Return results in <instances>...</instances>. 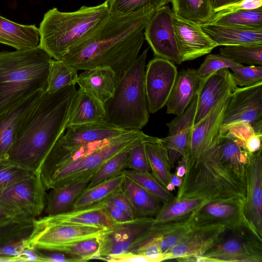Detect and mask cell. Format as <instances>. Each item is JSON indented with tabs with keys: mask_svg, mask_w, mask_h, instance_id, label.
Listing matches in <instances>:
<instances>
[{
	"mask_svg": "<svg viewBox=\"0 0 262 262\" xmlns=\"http://www.w3.org/2000/svg\"><path fill=\"white\" fill-rule=\"evenodd\" d=\"M166 189L170 191H172L173 190L175 189V186H174L172 184H171L170 183H169V184H167V185L165 187Z\"/></svg>",
	"mask_w": 262,
	"mask_h": 262,
	"instance_id": "obj_63",
	"label": "cell"
},
{
	"mask_svg": "<svg viewBox=\"0 0 262 262\" xmlns=\"http://www.w3.org/2000/svg\"><path fill=\"white\" fill-rule=\"evenodd\" d=\"M195 212L198 223L223 225L227 230L238 236H243L247 231L257 239L246 217L244 205L230 202H208L196 209Z\"/></svg>",
	"mask_w": 262,
	"mask_h": 262,
	"instance_id": "obj_15",
	"label": "cell"
},
{
	"mask_svg": "<svg viewBox=\"0 0 262 262\" xmlns=\"http://www.w3.org/2000/svg\"><path fill=\"white\" fill-rule=\"evenodd\" d=\"M36 252L40 261L49 262H78V261L71 256L59 251H51L36 248Z\"/></svg>",
	"mask_w": 262,
	"mask_h": 262,
	"instance_id": "obj_51",
	"label": "cell"
},
{
	"mask_svg": "<svg viewBox=\"0 0 262 262\" xmlns=\"http://www.w3.org/2000/svg\"><path fill=\"white\" fill-rule=\"evenodd\" d=\"M106 228L82 225H51L39 219L33 221L32 231L25 241L26 247L52 250L66 243L97 237Z\"/></svg>",
	"mask_w": 262,
	"mask_h": 262,
	"instance_id": "obj_9",
	"label": "cell"
},
{
	"mask_svg": "<svg viewBox=\"0 0 262 262\" xmlns=\"http://www.w3.org/2000/svg\"><path fill=\"white\" fill-rule=\"evenodd\" d=\"M13 220L16 219H14L0 205V224L9 222Z\"/></svg>",
	"mask_w": 262,
	"mask_h": 262,
	"instance_id": "obj_60",
	"label": "cell"
},
{
	"mask_svg": "<svg viewBox=\"0 0 262 262\" xmlns=\"http://www.w3.org/2000/svg\"><path fill=\"white\" fill-rule=\"evenodd\" d=\"M121 188L135 217L156 216L162 206L158 199L126 176Z\"/></svg>",
	"mask_w": 262,
	"mask_h": 262,
	"instance_id": "obj_30",
	"label": "cell"
},
{
	"mask_svg": "<svg viewBox=\"0 0 262 262\" xmlns=\"http://www.w3.org/2000/svg\"><path fill=\"white\" fill-rule=\"evenodd\" d=\"M110 16L106 3L82 6L73 12L48 11L38 28V46L52 58L61 60L73 48L90 37Z\"/></svg>",
	"mask_w": 262,
	"mask_h": 262,
	"instance_id": "obj_4",
	"label": "cell"
},
{
	"mask_svg": "<svg viewBox=\"0 0 262 262\" xmlns=\"http://www.w3.org/2000/svg\"><path fill=\"white\" fill-rule=\"evenodd\" d=\"M208 202L202 198L174 200L164 204L154 218L155 222H162L185 215Z\"/></svg>",
	"mask_w": 262,
	"mask_h": 262,
	"instance_id": "obj_40",
	"label": "cell"
},
{
	"mask_svg": "<svg viewBox=\"0 0 262 262\" xmlns=\"http://www.w3.org/2000/svg\"><path fill=\"white\" fill-rule=\"evenodd\" d=\"M230 69L237 87H248L262 83L261 66L239 64Z\"/></svg>",
	"mask_w": 262,
	"mask_h": 262,
	"instance_id": "obj_46",
	"label": "cell"
},
{
	"mask_svg": "<svg viewBox=\"0 0 262 262\" xmlns=\"http://www.w3.org/2000/svg\"><path fill=\"white\" fill-rule=\"evenodd\" d=\"M38 28L35 25L19 24L0 15V43L24 50L37 46Z\"/></svg>",
	"mask_w": 262,
	"mask_h": 262,
	"instance_id": "obj_29",
	"label": "cell"
},
{
	"mask_svg": "<svg viewBox=\"0 0 262 262\" xmlns=\"http://www.w3.org/2000/svg\"><path fill=\"white\" fill-rule=\"evenodd\" d=\"M240 0H209L211 8L214 13L220 8Z\"/></svg>",
	"mask_w": 262,
	"mask_h": 262,
	"instance_id": "obj_58",
	"label": "cell"
},
{
	"mask_svg": "<svg viewBox=\"0 0 262 262\" xmlns=\"http://www.w3.org/2000/svg\"><path fill=\"white\" fill-rule=\"evenodd\" d=\"M181 160L179 161V164L176 169V174L183 178L186 173V159L184 156L182 157Z\"/></svg>",
	"mask_w": 262,
	"mask_h": 262,
	"instance_id": "obj_59",
	"label": "cell"
},
{
	"mask_svg": "<svg viewBox=\"0 0 262 262\" xmlns=\"http://www.w3.org/2000/svg\"><path fill=\"white\" fill-rule=\"evenodd\" d=\"M101 202H102L107 214L115 223H123L134 220L118 208L110 203H106L104 201H101Z\"/></svg>",
	"mask_w": 262,
	"mask_h": 262,
	"instance_id": "obj_55",
	"label": "cell"
},
{
	"mask_svg": "<svg viewBox=\"0 0 262 262\" xmlns=\"http://www.w3.org/2000/svg\"><path fill=\"white\" fill-rule=\"evenodd\" d=\"M226 230L223 225L196 222L185 238L163 254V260L190 261L193 257L202 256L222 238Z\"/></svg>",
	"mask_w": 262,
	"mask_h": 262,
	"instance_id": "obj_14",
	"label": "cell"
},
{
	"mask_svg": "<svg viewBox=\"0 0 262 262\" xmlns=\"http://www.w3.org/2000/svg\"><path fill=\"white\" fill-rule=\"evenodd\" d=\"M27 238H20L8 242L0 247V255L17 256L26 247Z\"/></svg>",
	"mask_w": 262,
	"mask_h": 262,
	"instance_id": "obj_54",
	"label": "cell"
},
{
	"mask_svg": "<svg viewBox=\"0 0 262 262\" xmlns=\"http://www.w3.org/2000/svg\"><path fill=\"white\" fill-rule=\"evenodd\" d=\"M150 137L141 130H130L117 137L107 146L60 168L42 182L46 189H53L92 178L100 167L118 153L132 148Z\"/></svg>",
	"mask_w": 262,
	"mask_h": 262,
	"instance_id": "obj_7",
	"label": "cell"
},
{
	"mask_svg": "<svg viewBox=\"0 0 262 262\" xmlns=\"http://www.w3.org/2000/svg\"><path fill=\"white\" fill-rule=\"evenodd\" d=\"M151 137L148 139L141 141L129 150L127 169L140 172H150L144 142Z\"/></svg>",
	"mask_w": 262,
	"mask_h": 262,
	"instance_id": "obj_48",
	"label": "cell"
},
{
	"mask_svg": "<svg viewBox=\"0 0 262 262\" xmlns=\"http://www.w3.org/2000/svg\"><path fill=\"white\" fill-rule=\"evenodd\" d=\"M124 178L122 173L86 189L75 201L72 210L85 208L104 200L121 188Z\"/></svg>",
	"mask_w": 262,
	"mask_h": 262,
	"instance_id": "obj_35",
	"label": "cell"
},
{
	"mask_svg": "<svg viewBox=\"0 0 262 262\" xmlns=\"http://www.w3.org/2000/svg\"><path fill=\"white\" fill-rule=\"evenodd\" d=\"M45 90L36 92L0 115L1 159H7L23 120Z\"/></svg>",
	"mask_w": 262,
	"mask_h": 262,
	"instance_id": "obj_24",
	"label": "cell"
},
{
	"mask_svg": "<svg viewBox=\"0 0 262 262\" xmlns=\"http://www.w3.org/2000/svg\"><path fill=\"white\" fill-rule=\"evenodd\" d=\"M102 201L110 203L122 210L127 215H128L132 219H134L136 218L135 217L130 204L127 198L123 194L121 190V188L110 195Z\"/></svg>",
	"mask_w": 262,
	"mask_h": 262,
	"instance_id": "obj_50",
	"label": "cell"
},
{
	"mask_svg": "<svg viewBox=\"0 0 262 262\" xmlns=\"http://www.w3.org/2000/svg\"><path fill=\"white\" fill-rule=\"evenodd\" d=\"M172 10L167 5L157 9L144 28V38L156 56L176 64L181 60L173 23Z\"/></svg>",
	"mask_w": 262,
	"mask_h": 262,
	"instance_id": "obj_10",
	"label": "cell"
},
{
	"mask_svg": "<svg viewBox=\"0 0 262 262\" xmlns=\"http://www.w3.org/2000/svg\"><path fill=\"white\" fill-rule=\"evenodd\" d=\"M218 155L222 165L247 187V165L249 152L244 142L228 130L220 133Z\"/></svg>",
	"mask_w": 262,
	"mask_h": 262,
	"instance_id": "obj_23",
	"label": "cell"
},
{
	"mask_svg": "<svg viewBox=\"0 0 262 262\" xmlns=\"http://www.w3.org/2000/svg\"><path fill=\"white\" fill-rule=\"evenodd\" d=\"M144 143L151 174L165 187L170 183L172 166L167 149L157 137L151 136Z\"/></svg>",
	"mask_w": 262,
	"mask_h": 262,
	"instance_id": "obj_33",
	"label": "cell"
},
{
	"mask_svg": "<svg viewBox=\"0 0 262 262\" xmlns=\"http://www.w3.org/2000/svg\"><path fill=\"white\" fill-rule=\"evenodd\" d=\"M176 15L200 25L208 23L214 12L209 0H171Z\"/></svg>",
	"mask_w": 262,
	"mask_h": 262,
	"instance_id": "obj_34",
	"label": "cell"
},
{
	"mask_svg": "<svg viewBox=\"0 0 262 262\" xmlns=\"http://www.w3.org/2000/svg\"><path fill=\"white\" fill-rule=\"evenodd\" d=\"M89 178L62 187L51 189L46 193V212L47 215H53L72 210L73 205L84 191L91 180Z\"/></svg>",
	"mask_w": 262,
	"mask_h": 262,
	"instance_id": "obj_32",
	"label": "cell"
},
{
	"mask_svg": "<svg viewBox=\"0 0 262 262\" xmlns=\"http://www.w3.org/2000/svg\"><path fill=\"white\" fill-rule=\"evenodd\" d=\"M220 54L238 64L262 66V44L225 46Z\"/></svg>",
	"mask_w": 262,
	"mask_h": 262,
	"instance_id": "obj_38",
	"label": "cell"
},
{
	"mask_svg": "<svg viewBox=\"0 0 262 262\" xmlns=\"http://www.w3.org/2000/svg\"><path fill=\"white\" fill-rule=\"evenodd\" d=\"M237 85L229 69L220 70L204 80L197 94L194 125L203 119L226 94L233 92Z\"/></svg>",
	"mask_w": 262,
	"mask_h": 262,
	"instance_id": "obj_22",
	"label": "cell"
},
{
	"mask_svg": "<svg viewBox=\"0 0 262 262\" xmlns=\"http://www.w3.org/2000/svg\"><path fill=\"white\" fill-rule=\"evenodd\" d=\"M171 0H106L110 15H125L144 9L156 10Z\"/></svg>",
	"mask_w": 262,
	"mask_h": 262,
	"instance_id": "obj_41",
	"label": "cell"
},
{
	"mask_svg": "<svg viewBox=\"0 0 262 262\" xmlns=\"http://www.w3.org/2000/svg\"><path fill=\"white\" fill-rule=\"evenodd\" d=\"M33 227V221L13 220L0 224V247L11 241L27 238Z\"/></svg>",
	"mask_w": 262,
	"mask_h": 262,
	"instance_id": "obj_45",
	"label": "cell"
},
{
	"mask_svg": "<svg viewBox=\"0 0 262 262\" xmlns=\"http://www.w3.org/2000/svg\"><path fill=\"white\" fill-rule=\"evenodd\" d=\"M152 217H136L105 229L97 237L99 251L97 259L129 252L137 240L154 223Z\"/></svg>",
	"mask_w": 262,
	"mask_h": 262,
	"instance_id": "obj_11",
	"label": "cell"
},
{
	"mask_svg": "<svg viewBox=\"0 0 262 262\" xmlns=\"http://www.w3.org/2000/svg\"><path fill=\"white\" fill-rule=\"evenodd\" d=\"M261 135L253 134L244 142L246 149L249 153H254L261 149Z\"/></svg>",
	"mask_w": 262,
	"mask_h": 262,
	"instance_id": "obj_56",
	"label": "cell"
},
{
	"mask_svg": "<svg viewBox=\"0 0 262 262\" xmlns=\"http://www.w3.org/2000/svg\"><path fill=\"white\" fill-rule=\"evenodd\" d=\"M261 149L249 153L247 165L245 214L255 237L262 241Z\"/></svg>",
	"mask_w": 262,
	"mask_h": 262,
	"instance_id": "obj_16",
	"label": "cell"
},
{
	"mask_svg": "<svg viewBox=\"0 0 262 262\" xmlns=\"http://www.w3.org/2000/svg\"><path fill=\"white\" fill-rule=\"evenodd\" d=\"M122 173L135 181L163 204L170 202L176 199V196L161 185L150 172H140L125 169Z\"/></svg>",
	"mask_w": 262,
	"mask_h": 262,
	"instance_id": "obj_39",
	"label": "cell"
},
{
	"mask_svg": "<svg viewBox=\"0 0 262 262\" xmlns=\"http://www.w3.org/2000/svg\"><path fill=\"white\" fill-rule=\"evenodd\" d=\"M261 6L262 0H240L222 7L213 14L211 18L241 10L254 9Z\"/></svg>",
	"mask_w": 262,
	"mask_h": 262,
	"instance_id": "obj_49",
	"label": "cell"
},
{
	"mask_svg": "<svg viewBox=\"0 0 262 262\" xmlns=\"http://www.w3.org/2000/svg\"><path fill=\"white\" fill-rule=\"evenodd\" d=\"M67 129L53 147L60 149L72 148L89 143L114 138L128 131L105 120L71 125Z\"/></svg>",
	"mask_w": 262,
	"mask_h": 262,
	"instance_id": "obj_21",
	"label": "cell"
},
{
	"mask_svg": "<svg viewBox=\"0 0 262 262\" xmlns=\"http://www.w3.org/2000/svg\"><path fill=\"white\" fill-rule=\"evenodd\" d=\"M52 57L38 45L0 52V115L47 86Z\"/></svg>",
	"mask_w": 262,
	"mask_h": 262,
	"instance_id": "obj_5",
	"label": "cell"
},
{
	"mask_svg": "<svg viewBox=\"0 0 262 262\" xmlns=\"http://www.w3.org/2000/svg\"><path fill=\"white\" fill-rule=\"evenodd\" d=\"M104 103L79 88L75 102L67 124L74 125L96 122L105 120Z\"/></svg>",
	"mask_w": 262,
	"mask_h": 262,
	"instance_id": "obj_31",
	"label": "cell"
},
{
	"mask_svg": "<svg viewBox=\"0 0 262 262\" xmlns=\"http://www.w3.org/2000/svg\"><path fill=\"white\" fill-rule=\"evenodd\" d=\"M76 85L52 93L45 90L23 120L7 159L34 173L67 128L77 95Z\"/></svg>",
	"mask_w": 262,
	"mask_h": 262,
	"instance_id": "obj_2",
	"label": "cell"
},
{
	"mask_svg": "<svg viewBox=\"0 0 262 262\" xmlns=\"http://www.w3.org/2000/svg\"><path fill=\"white\" fill-rule=\"evenodd\" d=\"M117 83L116 74L109 68L83 70L77 81L79 88L103 103L113 96Z\"/></svg>",
	"mask_w": 262,
	"mask_h": 262,
	"instance_id": "obj_28",
	"label": "cell"
},
{
	"mask_svg": "<svg viewBox=\"0 0 262 262\" xmlns=\"http://www.w3.org/2000/svg\"><path fill=\"white\" fill-rule=\"evenodd\" d=\"M2 261H16V257L15 256L0 255V262Z\"/></svg>",
	"mask_w": 262,
	"mask_h": 262,
	"instance_id": "obj_62",
	"label": "cell"
},
{
	"mask_svg": "<svg viewBox=\"0 0 262 262\" xmlns=\"http://www.w3.org/2000/svg\"><path fill=\"white\" fill-rule=\"evenodd\" d=\"M39 219L47 224L82 225L103 228L111 227L116 224L107 214L101 201L85 208L47 215Z\"/></svg>",
	"mask_w": 262,
	"mask_h": 262,
	"instance_id": "obj_26",
	"label": "cell"
},
{
	"mask_svg": "<svg viewBox=\"0 0 262 262\" xmlns=\"http://www.w3.org/2000/svg\"><path fill=\"white\" fill-rule=\"evenodd\" d=\"M217 143L196 157L186 153V173L176 200L202 198L208 202L245 205L247 187L221 164Z\"/></svg>",
	"mask_w": 262,
	"mask_h": 262,
	"instance_id": "obj_3",
	"label": "cell"
},
{
	"mask_svg": "<svg viewBox=\"0 0 262 262\" xmlns=\"http://www.w3.org/2000/svg\"><path fill=\"white\" fill-rule=\"evenodd\" d=\"M197 106V95L188 107L180 116H177L167 123L168 135L160 138L167 149L168 156L172 165L188 151Z\"/></svg>",
	"mask_w": 262,
	"mask_h": 262,
	"instance_id": "obj_20",
	"label": "cell"
},
{
	"mask_svg": "<svg viewBox=\"0 0 262 262\" xmlns=\"http://www.w3.org/2000/svg\"><path fill=\"white\" fill-rule=\"evenodd\" d=\"M200 26L217 47L262 44V29H247L214 23Z\"/></svg>",
	"mask_w": 262,
	"mask_h": 262,
	"instance_id": "obj_27",
	"label": "cell"
},
{
	"mask_svg": "<svg viewBox=\"0 0 262 262\" xmlns=\"http://www.w3.org/2000/svg\"><path fill=\"white\" fill-rule=\"evenodd\" d=\"M103 260L112 262H158L156 259L132 252H126L105 257Z\"/></svg>",
	"mask_w": 262,
	"mask_h": 262,
	"instance_id": "obj_52",
	"label": "cell"
},
{
	"mask_svg": "<svg viewBox=\"0 0 262 262\" xmlns=\"http://www.w3.org/2000/svg\"><path fill=\"white\" fill-rule=\"evenodd\" d=\"M207 23L228 25L247 29H262L261 7L228 13L211 18Z\"/></svg>",
	"mask_w": 262,
	"mask_h": 262,
	"instance_id": "obj_37",
	"label": "cell"
},
{
	"mask_svg": "<svg viewBox=\"0 0 262 262\" xmlns=\"http://www.w3.org/2000/svg\"><path fill=\"white\" fill-rule=\"evenodd\" d=\"M170 183L174 186L179 187L182 183V178L178 176L176 173H171Z\"/></svg>",
	"mask_w": 262,
	"mask_h": 262,
	"instance_id": "obj_61",
	"label": "cell"
},
{
	"mask_svg": "<svg viewBox=\"0 0 262 262\" xmlns=\"http://www.w3.org/2000/svg\"><path fill=\"white\" fill-rule=\"evenodd\" d=\"M148 48L136 58L118 80L113 96L104 103L105 120L127 130H141L148 121L145 86Z\"/></svg>",
	"mask_w": 262,
	"mask_h": 262,
	"instance_id": "obj_6",
	"label": "cell"
},
{
	"mask_svg": "<svg viewBox=\"0 0 262 262\" xmlns=\"http://www.w3.org/2000/svg\"><path fill=\"white\" fill-rule=\"evenodd\" d=\"M242 236L222 238L203 255L195 256V261L261 262V243L246 242Z\"/></svg>",
	"mask_w": 262,
	"mask_h": 262,
	"instance_id": "obj_18",
	"label": "cell"
},
{
	"mask_svg": "<svg viewBox=\"0 0 262 262\" xmlns=\"http://www.w3.org/2000/svg\"><path fill=\"white\" fill-rule=\"evenodd\" d=\"M262 120V83L237 87L224 112L221 130L237 123L252 125Z\"/></svg>",
	"mask_w": 262,
	"mask_h": 262,
	"instance_id": "obj_13",
	"label": "cell"
},
{
	"mask_svg": "<svg viewBox=\"0 0 262 262\" xmlns=\"http://www.w3.org/2000/svg\"><path fill=\"white\" fill-rule=\"evenodd\" d=\"M174 63L156 56L146 67L145 86L148 112L155 113L166 103L178 76Z\"/></svg>",
	"mask_w": 262,
	"mask_h": 262,
	"instance_id": "obj_12",
	"label": "cell"
},
{
	"mask_svg": "<svg viewBox=\"0 0 262 262\" xmlns=\"http://www.w3.org/2000/svg\"><path fill=\"white\" fill-rule=\"evenodd\" d=\"M45 191L36 172L6 190L0 196V205L15 219L33 221L45 208Z\"/></svg>",
	"mask_w": 262,
	"mask_h": 262,
	"instance_id": "obj_8",
	"label": "cell"
},
{
	"mask_svg": "<svg viewBox=\"0 0 262 262\" xmlns=\"http://www.w3.org/2000/svg\"><path fill=\"white\" fill-rule=\"evenodd\" d=\"M15 257L16 261H40L35 249L33 247H26L22 252Z\"/></svg>",
	"mask_w": 262,
	"mask_h": 262,
	"instance_id": "obj_57",
	"label": "cell"
},
{
	"mask_svg": "<svg viewBox=\"0 0 262 262\" xmlns=\"http://www.w3.org/2000/svg\"><path fill=\"white\" fill-rule=\"evenodd\" d=\"M233 92L226 94L193 126L186 152L189 156L196 157L217 142L224 112Z\"/></svg>",
	"mask_w": 262,
	"mask_h": 262,
	"instance_id": "obj_19",
	"label": "cell"
},
{
	"mask_svg": "<svg viewBox=\"0 0 262 262\" xmlns=\"http://www.w3.org/2000/svg\"><path fill=\"white\" fill-rule=\"evenodd\" d=\"M239 64H241L236 63L221 54H209L195 71L199 77L205 80L220 70L225 68L230 69Z\"/></svg>",
	"mask_w": 262,
	"mask_h": 262,
	"instance_id": "obj_47",
	"label": "cell"
},
{
	"mask_svg": "<svg viewBox=\"0 0 262 262\" xmlns=\"http://www.w3.org/2000/svg\"><path fill=\"white\" fill-rule=\"evenodd\" d=\"M204 80L194 69L187 68L179 74L166 103V113L181 115L197 95Z\"/></svg>",
	"mask_w": 262,
	"mask_h": 262,
	"instance_id": "obj_25",
	"label": "cell"
},
{
	"mask_svg": "<svg viewBox=\"0 0 262 262\" xmlns=\"http://www.w3.org/2000/svg\"><path fill=\"white\" fill-rule=\"evenodd\" d=\"M77 70L62 60L52 59L50 62L46 91L54 93L60 89L77 84Z\"/></svg>",
	"mask_w": 262,
	"mask_h": 262,
	"instance_id": "obj_36",
	"label": "cell"
},
{
	"mask_svg": "<svg viewBox=\"0 0 262 262\" xmlns=\"http://www.w3.org/2000/svg\"><path fill=\"white\" fill-rule=\"evenodd\" d=\"M155 10L125 15H110L90 37L72 49L61 59L77 71L109 68L117 81L139 56L144 30Z\"/></svg>",
	"mask_w": 262,
	"mask_h": 262,
	"instance_id": "obj_1",
	"label": "cell"
},
{
	"mask_svg": "<svg viewBox=\"0 0 262 262\" xmlns=\"http://www.w3.org/2000/svg\"><path fill=\"white\" fill-rule=\"evenodd\" d=\"M134 252L155 258L158 262L163 261V255L157 242L155 240L146 243Z\"/></svg>",
	"mask_w": 262,
	"mask_h": 262,
	"instance_id": "obj_53",
	"label": "cell"
},
{
	"mask_svg": "<svg viewBox=\"0 0 262 262\" xmlns=\"http://www.w3.org/2000/svg\"><path fill=\"white\" fill-rule=\"evenodd\" d=\"M130 149L118 153L104 163L93 174L86 189L121 174L127 169L128 152Z\"/></svg>",
	"mask_w": 262,
	"mask_h": 262,
	"instance_id": "obj_43",
	"label": "cell"
},
{
	"mask_svg": "<svg viewBox=\"0 0 262 262\" xmlns=\"http://www.w3.org/2000/svg\"><path fill=\"white\" fill-rule=\"evenodd\" d=\"M34 173L7 159H0V196L12 185Z\"/></svg>",
	"mask_w": 262,
	"mask_h": 262,
	"instance_id": "obj_44",
	"label": "cell"
},
{
	"mask_svg": "<svg viewBox=\"0 0 262 262\" xmlns=\"http://www.w3.org/2000/svg\"><path fill=\"white\" fill-rule=\"evenodd\" d=\"M173 23L182 62L208 54L217 47L200 25L173 14Z\"/></svg>",
	"mask_w": 262,
	"mask_h": 262,
	"instance_id": "obj_17",
	"label": "cell"
},
{
	"mask_svg": "<svg viewBox=\"0 0 262 262\" xmlns=\"http://www.w3.org/2000/svg\"><path fill=\"white\" fill-rule=\"evenodd\" d=\"M51 251L65 253L78 261H85L98 257L99 243L97 237L66 243L55 247Z\"/></svg>",
	"mask_w": 262,
	"mask_h": 262,
	"instance_id": "obj_42",
	"label": "cell"
}]
</instances>
